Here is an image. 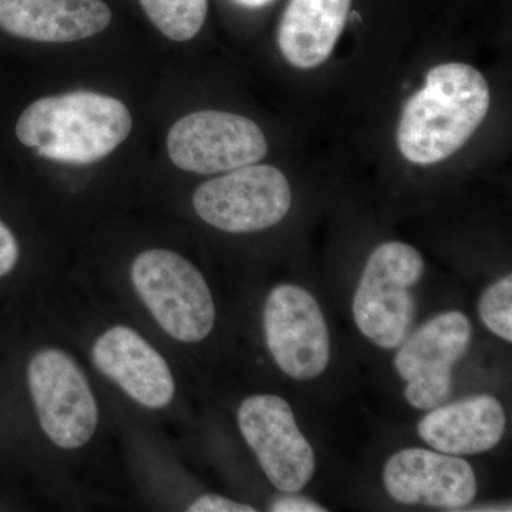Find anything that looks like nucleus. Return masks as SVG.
<instances>
[{
    "label": "nucleus",
    "mask_w": 512,
    "mask_h": 512,
    "mask_svg": "<svg viewBox=\"0 0 512 512\" xmlns=\"http://www.w3.org/2000/svg\"><path fill=\"white\" fill-rule=\"evenodd\" d=\"M126 104L106 94L73 92L43 97L16 124L20 143L63 164H92L113 153L130 136Z\"/></svg>",
    "instance_id": "obj_2"
},
{
    "label": "nucleus",
    "mask_w": 512,
    "mask_h": 512,
    "mask_svg": "<svg viewBox=\"0 0 512 512\" xmlns=\"http://www.w3.org/2000/svg\"><path fill=\"white\" fill-rule=\"evenodd\" d=\"M28 377L46 436L66 450L89 443L99 410L82 369L72 357L59 349L42 350L30 360Z\"/></svg>",
    "instance_id": "obj_8"
},
{
    "label": "nucleus",
    "mask_w": 512,
    "mask_h": 512,
    "mask_svg": "<svg viewBox=\"0 0 512 512\" xmlns=\"http://www.w3.org/2000/svg\"><path fill=\"white\" fill-rule=\"evenodd\" d=\"M352 0H289L278 46L296 69H315L332 55L348 22Z\"/></svg>",
    "instance_id": "obj_15"
},
{
    "label": "nucleus",
    "mask_w": 512,
    "mask_h": 512,
    "mask_svg": "<svg viewBox=\"0 0 512 512\" xmlns=\"http://www.w3.org/2000/svg\"><path fill=\"white\" fill-rule=\"evenodd\" d=\"M239 5L248 6V8H261V6L268 5L272 0H235Z\"/></svg>",
    "instance_id": "obj_21"
},
{
    "label": "nucleus",
    "mask_w": 512,
    "mask_h": 512,
    "mask_svg": "<svg viewBox=\"0 0 512 512\" xmlns=\"http://www.w3.org/2000/svg\"><path fill=\"white\" fill-rule=\"evenodd\" d=\"M478 315L485 328L495 336L512 342V276L494 282L481 296Z\"/></svg>",
    "instance_id": "obj_17"
},
{
    "label": "nucleus",
    "mask_w": 512,
    "mask_h": 512,
    "mask_svg": "<svg viewBox=\"0 0 512 512\" xmlns=\"http://www.w3.org/2000/svg\"><path fill=\"white\" fill-rule=\"evenodd\" d=\"M93 362L103 375L143 406L161 409L174 399L170 367L136 330L127 326L107 330L94 345Z\"/></svg>",
    "instance_id": "obj_12"
},
{
    "label": "nucleus",
    "mask_w": 512,
    "mask_h": 512,
    "mask_svg": "<svg viewBox=\"0 0 512 512\" xmlns=\"http://www.w3.org/2000/svg\"><path fill=\"white\" fill-rule=\"evenodd\" d=\"M190 512H255V508L248 504L237 503L221 495H202L188 507Z\"/></svg>",
    "instance_id": "obj_18"
},
{
    "label": "nucleus",
    "mask_w": 512,
    "mask_h": 512,
    "mask_svg": "<svg viewBox=\"0 0 512 512\" xmlns=\"http://www.w3.org/2000/svg\"><path fill=\"white\" fill-rule=\"evenodd\" d=\"M383 483L394 501L406 505L458 508L473 503L477 478L461 457L426 448H403L387 460Z\"/></svg>",
    "instance_id": "obj_11"
},
{
    "label": "nucleus",
    "mask_w": 512,
    "mask_h": 512,
    "mask_svg": "<svg viewBox=\"0 0 512 512\" xmlns=\"http://www.w3.org/2000/svg\"><path fill=\"white\" fill-rule=\"evenodd\" d=\"M110 22L111 10L103 0H0V29L33 42L89 39Z\"/></svg>",
    "instance_id": "obj_13"
},
{
    "label": "nucleus",
    "mask_w": 512,
    "mask_h": 512,
    "mask_svg": "<svg viewBox=\"0 0 512 512\" xmlns=\"http://www.w3.org/2000/svg\"><path fill=\"white\" fill-rule=\"evenodd\" d=\"M269 510L274 512H323L326 511V508L309 498L285 495V497L276 498Z\"/></svg>",
    "instance_id": "obj_20"
},
{
    "label": "nucleus",
    "mask_w": 512,
    "mask_h": 512,
    "mask_svg": "<svg viewBox=\"0 0 512 512\" xmlns=\"http://www.w3.org/2000/svg\"><path fill=\"white\" fill-rule=\"evenodd\" d=\"M424 268L420 252L404 242H384L367 259L352 312L357 329L379 348L397 349L409 336L416 308L412 289Z\"/></svg>",
    "instance_id": "obj_3"
},
{
    "label": "nucleus",
    "mask_w": 512,
    "mask_h": 512,
    "mask_svg": "<svg viewBox=\"0 0 512 512\" xmlns=\"http://www.w3.org/2000/svg\"><path fill=\"white\" fill-rule=\"evenodd\" d=\"M158 30L174 42H187L200 33L207 19L208 0H140Z\"/></svg>",
    "instance_id": "obj_16"
},
{
    "label": "nucleus",
    "mask_w": 512,
    "mask_h": 512,
    "mask_svg": "<svg viewBox=\"0 0 512 512\" xmlns=\"http://www.w3.org/2000/svg\"><path fill=\"white\" fill-rule=\"evenodd\" d=\"M473 338L470 319L450 311L434 316L399 346L394 369L406 382L404 397L417 410L446 403L453 392V367Z\"/></svg>",
    "instance_id": "obj_7"
},
{
    "label": "nucleus",
    "mask_w": 512,
    "mask_h": 512,
    "mask_svg": "<svg viewBox=\"0 0 512 512\" xmlns=\"http://www.w3.org/2000/svg\"><path fill=\"white\" fill-rule=\"evenodd\" d=\"M507 417L503 404L491 394H476L434 407L420 420L424 443L450 456H473L498 446Z\"/></svg>",
    "instance_id": "obj_14"
},
{
    "label": "nucleus",
    "mask_w": 512,
    "mask_h": 512,
    "mask_svg": "<svg viewBox=\"0 0 512 512\" xmlns=\"http://www.w3.org/2000/svg\"><path fill=\"white\" fill-rule=\"evenodd\" d=\"M266 346L279 370L305 382L322 375L330 362V336L318 301L302 286H276L264 308Z\"/></svg>",
    "instance_id": "obj_9"
},
{
    "label": "nucleus",
    "mask_w": 512,
    "mask_h": 512,
    "mask_svg": "<svg viewBox=\"0 0 512 512\" xmlns=\"http://www.w3.org/2000/svg\"><path fill=\"white\" fill-rule=\"evenodd\" d=\"M134 288L151 315L174 339L201 342L215 323L210 286L183 256L151 249L137 256L131 268Z\"/></svg>",
    "instance_id": "obj_4"
},
{
    "label": "nucleus",
    "mask_w": 512,
    "mask_h": 512,
    "mask_svg": "<svg viewBox=\"0 0 512 512\" xmlns=\"http://www.w3.org/2000/svg\"><path fill=\"white\" fill-rule=\"evenodd\" d=\"M238 424L268 480L286 494L302 491L316 471L315 451L296 424L291 406L276 394L242 402Z\"/></svg>",
    "instance_id": "obj_10"
},
{
    "label": "nucleus",
    "mask_w": 512,
    "mask_h": 512,
    "mask_svg": "<svg viewBox=\"0 0 512 512\" xmlns=\"http://www.w3.org/2000/svg\"><path fill=\"white\" fill-rule=\"evenodd\" d=\"M19 258L18 241L10 229L0 221V276L8 275Z\"/></svg>",
    "instance_id": "obj_19"
},
{
    "label": "nucleus",
    "mask_w": 512,
    "mask_h": 512,
    "mask_svg": "<svg viewBox=\"0 0 512 512\" xmlns=\"http://www.w3.org/2000/svg\"><path fill=\"white\" fill-rule=\"evenodd\" d=\"M168 156L195 174L228 173L258 163L268 153L265 134L254 121L225 111L188 114L171 127Z\"/></svg>",
    "instance_id": "obj_6"
},
{
    "label": "nucleus",
    "mask_w": 512,
    "mask_h": 512,
    "mask_svg": "<svg viewBox=\"0 0 512 512\" xmlns=\"http://www.w3.org/2000/svg\"><path fill=\"white\" fill-rule=\"evenodd\" d=\"M490 89L476 67L444 63L427 73L426 84L404 106L397 146L407 161L440 163L476 133L490 109Z\"/></svg>",
    "instance_id": "obj_1"
},
{
    "label": "nucleus",
    "mask_w": 512,
    "mask_h": 512,
    "mask_svg": "<svg viewBox=\"0 0 512 512\" xmlns=\"http://www.w3.org/2000/svg\"><path fill=\"white\" fill-rule=\"evenodd\" d=\"M192 204L211 227L248 234L284 220L291 210L292 191L278 168L251 164L200 185Z\"/></svg>",
    "instance_id": "obj_5"
}]
</instances>
